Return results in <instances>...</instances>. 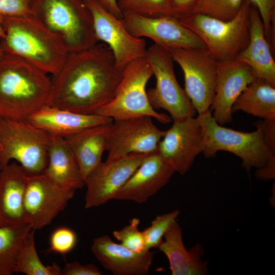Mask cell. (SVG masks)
<instances>
[{
  "label": "cell",
  "instance_id": "obj_1",
  "mask_svg": "<svg viewBox=\"0 0 275 275\" xmlns=\"http://www.w3.org/2000/svg\"><path fill=\"white\" fill-rule=\"evenodd\" d=\"M51 79L46 104L83 114H95L114 98L122 77L104 43L69 53Z\"/></svg>",
  "mask_w": 275,
  "mask_h": 275
},
{
  "label": "cell",
  "instance_id": "obj_2",
  "mask_svg": "<svg viewBox=\"0 0 275 275\" xmlns=\"http://www.w3.org/2000/svg\"><path fill=\"white\" fill-rule=\"evenodd\" d=\"M50 86L47 73L3 51L0 57V117L26 120L46 104Z\"/></svg>",
  "mask_w": 275,
  "mask_h": 275
},
{
  "label": "cell",
  "instance_id": "obj_3",
  "mask_svg": "<svg viewBox=\"0 0 275 275\" xmlns=\"http://www.w3.org/2000/svg\"><path fill=\"white\" fill-rule=\"evenodd\" d=\"M5 37L1 39L4 52L19 57L47 74H56L69 52L60 37L32 15L5 17Z\"/></svg>",
  "mask_w": 275,
  "mask_h": 275
},
{
  "label": "cell",
  "instance_id": "obj_4",
  "mask_svg": "<svg viewBox=\"0 0 275 275\" xmlns=\"http://www.w3.org/2000/svg\"><path fill=\"white\" fill-rule=\"evenodd\" d=\"M32 15L63 41L69 53L90 49L96 39L84 0H32Z\"/></svg>",
  "mask_w": 275,
  "mask_h": 275
},
{
  "label": "cell",
  "instance_id": "obj_5",
  "mask_svg": "<svg viewBox=\"0 0 275 275\" xmlns=\"http://www.w3.org/2000/svg\"><path fill=\"white\" fill-rule=\"evenodd\" d=\"M251 6L244 0L237 14L229 21L198 13L179 20L200 38L217 61L232 60L249 43Z\"/></svg>",
  "mask_w": 275,
  "mask_h": 275
},
{
  "label": "cell",
  "instance_id": "obj_6",
  "mask_svg": "<svg viewBox=\"0 0 275 275\" xmlns=\"http://www.w3.org/2000/svg\"><path fill=\"white\" fill-rule=\"evenodd\" d=\"M197 117L203 129L205 145L202 153L206 158L215 157L219 151H227L240 158L242 167L249 172L252 168L264 167L275 157L264 141L261 127L256 122V130L244 132L221 126L210 109Z\"/></svg>",
  "mask_w": 275,
  "mask_h": 275
},
{
  "label": "cell",
  "instance_id": "obj_7",
  "mask_svg": "<svg viewBox=\"0 0 275 275\" xmlns=\"http://www.w3.org/2000/svg\"><path fill=\"white\" fill-rule=\"evenodd\" d=\"M51 136L26 120L0 117V159L3 168L16 160L29 175L42 174Z\"/></svg>",
  "mask_w": 275,
  "mask_h": 275
},
{
  "label": "cell",
  "instance_id": "obj_8",
  "mask_svg": "<svg viewBox=\"0 0 275 275\" xmlns=\"http://www.w3.org/2000/svg\"><path fill=\"white\" fill-rule=\"evenodd\" d=\"M152 75V68L145 57L130 62L122 72L114 98L95 114L113 120L146 116L163 124L170 123L171 117L157 112L149 102L146 86Z\"/></svg>",
  "mask_w": 275,
  "mask_h": 275
},
{
  "label": "cell",
  "instance_id": "obj_9",
  "mask_svg": "<svg viewBox=\"0 0 275 275\" xmlns=\"http://www.w3.org/2000/svg\"><path fill=\"white\" fill-rule=\"evenodd\" d=\"M145 58L156 78L155 87L147 91L152 107L167 111L174 121L194 117L196 110L177 81L169 51L154 44L147 49Z\"/></svg>",
  "mask_w": 275,
  "mask_h": 275
},
{
  "label": "cell",
  "instance_id": "obj_10",
  "mask_svg": "<svg viewBox=\"0 0 275 275\" xmlns=\"http://www.w3.org/2000/svg\"><path fill=\"white\" fill-rule=\"evenodd\" d=\"M168 50L183 71L184 90L196 112L208 111L215 94L217 61L207 48Z\"/></svg>",
  "mask_w": 275,
  "mask_h": 275
},
{
  "label": "cell",
  "instance_id": "obj_11",
  "mask_svg": "<svg viewBox=\"0 0 275 275\" xmlns=\"http://www.w3.org/2000/svg\"><path fill=\"white\" fill-rule=\"evenodd\" d=\"M152 118L144 116L113 120L106 133V160L131 153L149 154L156 151L165 131L158 129Z\"/></svg>",
  "mask_w": 275,
  "mask_h": 275
},
{
  "label": "cell",
  "instance_id": "obj_12",
  "mask_svg": "<svg viewBox=\"0 0 275 275\" xmlns=\"http://www.w3.org/2000/svg\"><path fill=\"white\" fill-rule=\"evenodd\" d=\"M75 191L60 186L42 173L29 175L24 199L26 224L34 231L50 225Z\"/></svg>",
  "mask_w": 275,
  "mask_h": 275
},
{
  "label": "cell",
  "instance_id": "obj_13",
  "mask_svg": "<svg viewBox=\"0 0 275 275\" xmlns=\"http://www.w3.org/2000/svg\"><path fill=\"white\" fill-rule=\"evenodd\" d=\"M84 2L93 17L96 40L104 43L111 49L119 71L122 72L134 60L145 57L147 48L144 39L131 35L121 19L106 11L95 0Z\"/></svg>",
  "mask_w": 275,
  "mask_h": 275
},
{
  "label": "cell",
  "instance_id": "obj_14",
  "mask_svg": "<svg viewBox=\"0 0 275 275\" xmlns=\"http://www.w3.org/2000/svg\"><path fill=\"white\" fill-rule=\"evenodd\" d=\"M162 139L158 145V152L180 175L191 168L205 145L203 129L198 117L174 120Z\"/></svg>",
  "mask_w": 275,
  "mask_h": 275
},
{
  "label": "cell",
  "instance_id": "obj_15",
  "mask_svg": "<svg viewBox=\"0 0 275 275\" xmlns=\"http://www.w3.org/2000/svg\"><path fill=\"white\" fill-rule=\"evenodd\" d=\"M121 20L133 36L149 38L167 49L207 48L200 37L173 16L149 17L125 13Z\"/></svg>",
  "mask_w": 275,
  "mask_h": 275
},
{
  "label": "cell",
  "instance_id": "obj_16",
  "mask_svg": "<svg viewBox=\"0 0 275 275\" xmlns=\"http://www.w3.org/2000/svg\"><path fill=\"white\" fill-rule=\"evenodd\" d=\"M147 154L131 153L102 162L85 179V207H97L115 199Z\"/></svg>",
  "mask_w": 275,
  "mask_h": 275
},
{
  "label": "cell",
  "instance_id": "obj_17",
  "mask_svg": "<svg viewBox=\"0 0 275 275\" xmlns=\"http://www.w3.org/2000/svg\"><path fill=\"white\" fill-rule=\"evenodd\" d=\"M256 78L251 68L242 62L235 59L217 61L216 91L210 110L219 124L233 121V103Z\"/></svg>",
  "mask_w": 275,
  "mask_h": 275
},
{
  "label": "cell",
  "instance_id": "obj_18",
  "mask_svg": "<svg viewBox=\"0 0 275 275\" xmlns=\"http://www.w3.org/2000/svg\"><path fill=\"white\" fill-rule=\"evenodd\" d=\"M175 172L157 150L148 154L115 199L144 203L166 185Z\"/></svg>",
  "mask_w": 275,
  "mask_h": 275
},
{
  "label": "cell",
  "instance_id": "obj_19",
  "mask_svg": "<svg viewBox=\"0 0 275 275\" xmlns=\"http://www.w3.org/2000/svg\"><path fill=\"white\" fill-rule=\"evenodd\" d=\"M91 250L102 266L115 275L147 274L154 258L150 251L134 253L106 235L95 238Z\"/></svg>",
  "mask_w": 275,
  "mask_h": 275
},
{
  "label": "cell",
  "instance_id": "obj_20",
  "mask_svg": "<svg viewBox=\"0 0 275 275\" xmlns=\"http://www.w3.org/2000/svg\"><path fill=\"white\" fill-rule=\"evenodd\" d=\"M26 121L51 137L65 139L89 127L111 123L113 120L97 114H79L45 104Z\"/></svg>",
  "mask_w": 275,
  "mask_h": 275
},
{
  "label": "cell",
  "instance_id": "obj_21",
  "mask_svg": "<svg viewBox=\"0 0 275 275\" xmlns=\"http://www.w3.org/2000/svg\"><path fill=\"white\" fill-rule=\"evenodd\" d=\"M29 175L17 162L9 163L0 175V227L28 225L24 199Z\"/></svg>",
  "mask_w": 275,
  "mask_h": 275
},
{
  "label": "cell",
  "instance_id": "obj_22",
  "mask_svg": "<svg viewBox=\"0 0 275 275\" xmlns=\"http://www.w3.org/2000/svg\"><path fill=\"white\" fill-rule=\"evenodd\" d=\"M158 249L167 257L172 275L208 273V261L202 259V245L197 243L187 250L183 243L182 228L177 221L165 234Z\"/></svg>",
  "mask_w": 275,
  "mask_h": 275
},
{
  "label": "cell",
  "instance_id": "obj_23",
  "mask_svg": "<svg viewBox=\"0 0 275 275\" xmlns=\"http://www.w3.org/2000/svg\"><path fill=\"white\" fill-rule=\"evenodd\" d=\"M235 60L246 64L256 78L263 79L275 87V62L270 45L259 13L253 5L250 9L249 43Z\"/></svg>",
  "mask_w": 275,
  "mask_h": 275
},
{
  "label": "cell",
  "instance_id": "obj_24",
  "mask_svg": "<svg viewBox=\"0 0 275 275\" xmlns=\"http://www.w3.org/2000/svg\"><path fill=\"white\" fill-rule=\"evenodd\" d=\"M42 174L64 188L76 190L85 185L77 161L64 138L51 136L47 163Z\"/></svg>",
  "mask_w": 275,
  "mask_h": 275
},
{
  "label": "cell",
  "instance_id": "obj_25",
  "mask_svg": "<svg viewBox=\"0 0 275 275\" xmlns=\"http://www.w3.org/2000/svg\"><path fill=\"white\" fill-rule=\"evenodd\" d=\"M111 123L91 127L65 138L75 156L85 181L102 162V155L106 151V133Z\"/></svg>",
  "mask_w": 275,
  "mask_h": 275
},
{
  "label": "cell",
  "instance_id": "obj_26",
  "mask_svg": "<svg viewBox=\"0 0 275 275\" xmlns=\"http://www.w3.org/2000/svg\"><path fill=\"white\" fill-rule=\"evenodd\" d=\"M238 111L263 120L275 119V87L263 79L256 78L233 103L232 114Z\"/></svg>",
  "mask_w": 275,
  "mask_h": 275
},
{
  "label": "cell",
  "instance_id": "obj_27",
  "mask_svg": "<svg viewBox=\"0 0 275 275\" xmlns=\"http://www.w3.org/2000/svg\"><path fill=\"white\" fill-rule=\"evenodd\" d=\"M29 225L20 227H0V275L16 273L20 252L28 234Z\"/></svg>",
  "mask_w": 275,
  "mask_h": 275
},
{
  "label": "cell",
  "instance_id": "obj_28",
  "mask_svg": "<svg viewBox=\"0 0 275 275\" xmlns=\"http://www.w3.org/2000/svg\"><path fill=\"white\" fill-rule=\"evenodd\" d=\"M35 232L32 229L25 239L20 252L16 273L26 275L62 274V269L57 263L46 265L41 262L36 248Z\"/></svg>",
  "mask_w": 275,
  "mask_h": 275
},
{
  "label": "cell",
  "instance_id": "obj_29",
  "mask_svg": "<svg viewBox=\"0 0 275 275\" xmlns=\"http://www.w3.org/2000/svg\"><path fill=\"white\" fill-rule=\"evenodd\" d=\"M117 4L123 15L132 13L149 17H174L170 0H118Z\"/></svg>",
  "mask_w": 275,
  "mask_h": 275
},
{
  "label": "cell",
  "instance_id": "obj_30",
  "mask_svg": "<svg viewBox=\"0 0 275 275\" xmlns=\"http://www.w3.org/2000/svg\"><path fill=\"white\" fill-rule=\"evenodd\" d=\"M244 1L200 0L191 14H201L223 21H229L237 14Z\"/></svg>",
  "mask_w": 275,
  "mask_h": 275
},
{
  "label": "cell",
  "instance_id": "obj_31",
  "mask_svg": "<svg viewBox=\"0 0 275 275\" xmlns=\"http://www.w3.org/2000/svg\"><path fill=\"white\" fill-rule=\"evenodd\" d=\"M180 213V211L176 209L157 215L151 222L150 226L142 231L147 251L158 248L165 234L177 221L176 219Z\"/></svg>",
  "mask_w": 275,
  "mask_h": 275
},
{
  "label": "cell",
  "instance_id": "obj_32",
  "mask_svg": "<svg viewBox=\"0 0 275 275\" xmlns=\"http://www.w3.org/2000/svg\"><path fill=\"white\" fill-rule=\"evenodd\" d=\"M140 219L133 218L129 224L119 230L113 232L114 237L128 250L136 253L147 251L142 231L139 229Z\"/></svg>",
  "mask_w": 275,
  "mask_h": 275
},
{
  "label": "cell",
  "instance_id": "obj_33",
  "mask_svg": "<svg viewBox=\"0 0 275 275\" xmlns=\"http://www.w3.org/2000/svg\"><path fill=\"white\" fill-rule=\"evenodd\" d=\"M77 242V235L72 229L67 227L57 229L50 239L48 251L65 255L71 251Z\"/></svg>",
  "mask_w": 275,
  "mask_h": 275
},
{
  "label": "cell",
  "instance_id": "obj_34",
  "mask_svg": "<svg viewBox=\"0 0 275 275\" xmlns=\"http://www.w3.org/2000/svg\"><path fill=\"white\" fill-rule=\"evenodd\" d=\"M258 10L262 19L265 37L269 44L274 47L272 36V21L275 19V0H248Z\"/></svg>",
  "mask_w": 275,
  "mask_h": 275
},
{
  "label": "cell",
  "instance_id": "obj_35",
  "mask_svg": "<svg viewBox=\"0 0 275 275\" xmlns=\"http://www.w3.org/2000/svg\"><path fill=\"white\" fill-rule=\"evenodd\" d=\"M32 0H0V14L6 17H21L32 15Z\"/></svg>",
  "mask_w": 275,
  "mask_h": 275
},
{
  "label": "cell",
  "instance_id": "obj_36",
  "mask_svg": "<svg viewBox=\"0 0 275 275\" xmlns=\"http://www.w3.org/2000/svg\"><path fill=\"white\" fill-rule=\"evenodd\" d=\"M63 275H101V271L93 264H81L78 261L67 263L62 269Z\"/></svg>",
  "mask_w": 275,
  "mask_h": 275
},
{
  "label": "cell",
  "instance_id": "obj_37",
  "mask_svg": "<svg viewBox=\"0 0 275 275\" xmlns=\"http://www.w3.org/2000/svg\"><path fill=\"white\" fill-rule=\"evenodd\" d=\"M174 17L178 19L190 15L200 0H170Z\"/></svg>",
  "mask_w": 275,
  "mask_h": 275
},
{
  "label": "cell",
  "instance_id": "obj_38",
  "mask_svg": "<svg viewBox=\"0 0 275 275\" xmlns=\"http://www.w3.org/2000/svg\"><path fill=\"white\" fill-rule=\"evenodd\" d=\"M262 128L264 141L271 152L275 154V119L256 122Z\"/></svg>",
  "mask_w": 275,
  "mask_h": 275
},
{
  "label": "cell",
  "instance_id": "obj_39",
  "mask_svg": "<svg viewBox=\"0 0 275 275\" xmlns=\"http://www.w3.org/2000/svg\"><path fill=\"white\" fill-rule=\"evenodd\" d=\"M255 175L257 178L264 181L274 179L275 175V157L271 158L264 167L259 168Z\"/></svg>",
  "mask_w": 275,
  "mask_h": 275
},
{
  "label": "cell",
  "instance_id": "obj_40",
  "mask_svg": "<svg viewBox=\"0 0 275 275\" xmlns=\"http://www.w3.org/2000/svg\"><path fill=\"white\" fill-rule=\"evenodd\" d=\"M106 11L117 18L121 19L123 13L119 9L117 0H95Z\"/></svg>",
  "mask_w": 275,
  "mask_h": 275
},
{
  "label": "cell",
  "instance_id": "obj_41",
  "mask_svg": "<svg viewBox=\"0 0 275 275\" xmlns=\"http://www.w3.org/2000/svg\"><path fill=\"white\" fill-rule=\"evenodd\" d=\"M5 16L0 14V38L4 39L5 37V33L3 27V23L5 18Z\"/></svg>",
  "mask_w": 275,
  "mask_h": 275
},
{
  "label": "cell",
  "instance_id": "obj_42",
  "mask_svg": "<svg viewBox=\"0 0 275 275\" xmlns=\"http://www.w3.org/2000/svg\"><path fill=\"white\" fill-rule=\"evenodd\" d=\"M1 39V38H0ZM3 53V50H2L1 45H0V57L2 55V54Z\"/></svg>",
  "mask_w": 275,
  "mask_h": 275
},
{
  "label": "cell",
  "instance_id": "obj_43",
  "mask_svg": "<svg viewBox=\"0 0 275 275\" xmlns=\"http://www.w3.org/2000/svg\"><path fill=\"white\" fill-rule=\"evenodd\" d=\"M2 169H3V167H2L1 162V159H0V175H1V171H2Z\"/></svg>",
  "mask_w": 275,
  "mask_h": 275
}]
</instances>
